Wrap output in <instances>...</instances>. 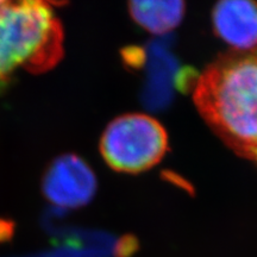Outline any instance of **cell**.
<instances>
[{
	"mask_svg": "<svg viewBox=\"0 0 257 257\" xmlns=\"http://www.w3.org/2000/svg\"><path fill=\"white\" fill-rule=\"evenodd\" d=\"M131 17L137 24L153 32L166 34L173 30L184 17L182 2H131L128 4Z\"/></svg>",
	"mask_w": 257,
	"mask_h": 257,
	"instance_id": "obj_6",
	"label": "cell"
},
{
	"mask_svg": "<svg viewBox=\"0 0 257 257\" xmlns=\"http://www.w3.org/2000/svg\"><path fill=\"white\" fill-rule=\"evenodd\" d=\"M3 4V2H0V5H2Z\"/></svg>",
	"mask_w": 257,
	"mask_h": 257,
	"instance_id": "obj_7",
	"label": "cell"
},
{
	"mask_svg": "<svg viewBox=\"0 0 257 257\" xmlns=\"http://www.w3.org/2000/svg\"><path fill=\"white\" fill-rule=\"evenodd\" d=\"M256 161H257V160H256Z\"/></svg>",
	"mask_w": 257,
	"mask_h": 257,
	"instance_id": "obj_8",
	"label": "cell"
},
{
	"mask_svg": "<svg viewBox=\"0 0 257 257\" xmlns=\"http://www.w3.org/2000/svg\"><path fill=\"white\" fill-rule=\"evenodd\" d=\"M63 55V30L50 4L37 0L0 5V87L19 68L42 73Z\"/></svg>",
	"mask_w": 257,
	"mask_h": 257,
	"instance_id": "obj_2",
	"label": "cell"
},
{
	"mask_svg": "<svg viewBox=\"0 0 257 257\" xmlns=\"http://www.w3.org/2000/svg\"><path fill=\"white\" fill-rule=\"evenodd\" d=\"M42 188L48 200L56 206L76 208L94 197L96 179L87 163L69 154L51 163L44 175Z\"/></svg>",
	"mask_w": 257,
	"mask_h": 257,
	"instance_id": "obj_4",
	"label": "cell"
},
{
	"mask_svg": "<svg viewBox=\"0 0 257 257\" xmlns=\"http://www.w3.org/2000/svg\"><path fill=\"white\" fill-rule=\"evenodd\" d=\"M168 149L165 127L155 118L131 113L115 118L105 128L100 153L117 172L140 173L162 160Z\"/></svg>",
	"mask_w": 257,
	"mask_h": 257,
	"instance_id": "obj_3",
	"label": "cell"
},
{
	"mask_svg": "<svg viewBox=\"0 0 257 257\" xmlns=\"http://www.w3.org/2000/svg\"><path fill=\"white\" fill-rule=\"evenodd\" d=\"M212 23L216 34L236 50L257 46V3L224 0L214 6Z\"/></svg>",
	"mask_w": 257,
	"mask_h": 257,
	"instance_id": "obj_5",
	"label": "cell"
},
{
	"mask_svg": "<svg viewBox=\"0 0 257 257\" xmlns=\"http://www.w3.org/2000/svg\"><path fill=\"white\" fill-rule=\"evenodd\" d=\"M193 99L225 144L257 160V47L218 57L200 75Z\"/></svg>",
	"mask_w": 257,
	"mask_h": 257,
	"instance_id": "obj_1",
	"label": "cell"
}]
</instances>
